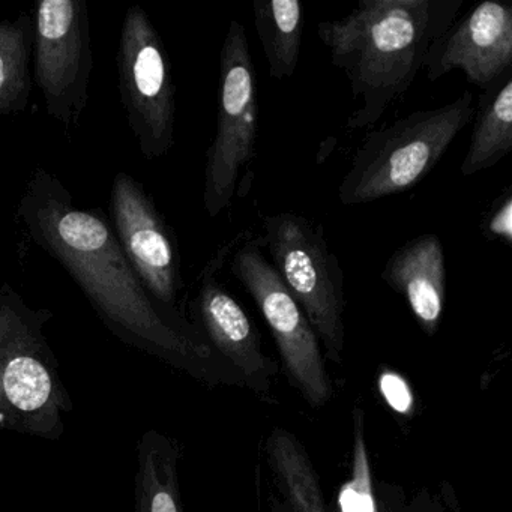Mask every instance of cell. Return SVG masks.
Returning a JSON list of instances; mask_svg holds the SVG:
<instances>
[{
  "instance_id": "1",
  "label": "cell",
  "mask_w": 512,
  "mask_h": 512,
  "mask_svg": "<svg viewBox=\"0 0 512 512\" xmlns=\"http://www.w3.org/2000/svg\"><path fill=\"white\" fill-rule=\"evenodd\" d=\"M26 235L61 263L119 340L148 355L208 379L212 347L181 314L149 295L100 209H82L64 182L37 167L17 206Z\"/></svg>"
},
{
  "instance_id": "2",
  "label": "cell",
  "mask_w": 512,
  "mask_h": 512,
  "mask_svg": "<svg viewBox=\"0 0 512 512\" xmlns=\"http://www.w3.org/2000/svg\"><path fill=\"white\" fill-rule=\"evenodd\" d=\"M464 0H362L341 19L317 23L332 65L346 74L361 109L349 130L373 128L424 70L430 47L457 20Z\"/></svg>"
},
{
  "instance_id": "3",
  "label": "cell",
  "mask_w": 512,
  "mask_h": 512,
  "mask_svg": "<svg viewBox=\"0 0 512 512\" xmlns=\"http://www.w3.org/2000/svg\"><path fill=\"white\" fill-rule=\"evenodd\" d=\"M49 308H32L11 284L0 286V430L59 440L73 400L44 328Z\"/></svg>"
},
{
  "instance_id": "4",
  "label": "cell",
  "mask_w": 512,
  "mask_h": 512,
  "mask_svg": "<svg viewBox=\"0 0 512 512\" xmlns=\"http://www.w3.org/2000/svg\"><path fill=\"white\" fill-rule=\"evenodd\" d=\"M473 113L475 98L464 92L445 106L416 110L371 131L338 185L341 205H367L421 184L470 124Z\"/></svg>"
},
{
  "instance_id": "5",
  "label": "cell",
  "mask_w": 512,
  "mask_h": 512,
  "mask_svg": "<svg viewBox=\"0 0 512 512\" xmlns=\"http://www.w3.org/2000/svg\"><path fill=\"white\" fill-rule=\"evenodd\" d=\"M262 227L260 244L271 256L272 266L304 311L326 356L340 364L346 346V280L325 230L289 211L266 215Z\"/></svg>"
},
{
  "instance_id": "6",
  "label": "cell",
  "mask_w": 512,
  "mask_h": 512,
  "mask_svg": "<svg viewBox=\"0 0 512 512\" xmlns=\"http://www.w3.org/2000/svg\"><path fill=\"white\" fill-rule=\"evenodd\" d=\"M259 100L257 76L244 26L230 22L220 52L217 131L206 152L203 206L217 218L241 193L256 157Z\"/></svg>"
},
{
  "instance_id": "7",
  "label": "cell",
  "mask_w": 512,
  "mask_h": 512,
  "mask_svg": "<svg viewBox=\"0 0 512 512\" xmlns=\"http://www.w3.org/2000/svg\"><path fill=\"white\" fill-rule=\"evenodd\" d=\"M230 272L253 298L274 337L284 370L310 406H325L334 394L320 341L271 262L259 238L242 232L230 256Z\"/></svg>"
},
{
  "instance_id": "8",
  "label": "cell",
  "mask_w": 512,
  "mask_h": 512,
  "mask_svg": "<svg viewBox=\"0 0 512 512\" xmlns=\"http://www.w3.org/2000/svg\"><path fill=\"white\" fill-rule=\"evenodd\" d=\"M116 61L122 104L143 158L166 157L175 145L176 89L163 40L140 5L125 13Z\"/></svg>"
},
{
  "instance_id": "9",
  "label": "cell",
  "mask_w": 512,
  "mask_h": 512,
  "mask_svg": "<svg viewBox=\"0 0 512 512\" xmlns=\"http://www.w3.org/2000/svg\"><path fill=\"white\" fill-rule=\"evenodd\" d=\"M34 76L49 116L70 134L88 106L94 68L86 0H41L35 11Z\"/></svg>"
},
{
  "instance_id": "10",
  "label": "cell",
  "mask_w": 512,
  "mask_h": 512,
  "mask_svg": "<svg viewBox=\"0 0 512 512\" xmlns=\"http://www.w3.org/2000/svg\"><path fill=\"white\" fill-rule=\"evenodd\" d=\"M113 232L149 295L164 310H176L184 289L181 256L173 230L152 197L133 176L119 172L110 190Z\"/></svg>"
},
{
  "instance_id": "11",
  "label": "cell",
  "mask_w": 512,
  "mask_h": 512,
  "mask_svg": "<svg viewBox=\"0 0 512 512\" xmlns=\"http://www.w3.org/2000/svg\"><path fill=\"white\" fill-rule=\"evenodd\" d=\"M512 68V8L485 0L455 20L430 47L424 70L436 82L454 70L487 89Z\"/></svg>"
},
{
  "instance_id": "12",
  "label": "cell",
  "mask_w": 512,
  "mask_h": 512,
  "mask_svg": "<svg viewBox=\"0 0 512 512\" xmlns=\"http://www.w3.org/2000/svg\"><path fill=\"white\" fill-rule=\"evenodd\" d=\"M239 241L241 233L223 245L203 266L197 278L193 311L206 343L232 362L247 379L260 382L275 373L274 364L263 353L250 317L220 278Z\"/></svg>"
},
{
  "instance_id": "13",
  "label": "cell",
  "mask_w": 512,
  "mask_h": 512,
  "mask_svg": "<svg viewBox=\"0 0 512 512\" xmlns=\"http://www.w3.org/2000/svg\"><path fill=\"white\" fill-rule=\"evenodd\" d=\"M380 278L409 304L422 331L434 335L446 301V262L442 239L433 233L416 236L386 260Z\"/></svg>"
},
{
  "instance_id": "14",
  "label": "cell",
  "mask_w": 512,
  "mask_h": 512,
  "mask_svg": "<svg viewBox=\"0 0 512 512\" xmlns=\"http://www.w3.org/2000/svg\"><path fill=\"white\" fill-rule=\"evenodd\" d=\"M181 449L172 437L148 430L137 442L134 476L136 512H184L178 464Z\"/></svg>"
},
{
  "instance_id": "15",
  "label": "cell",
  "mask_w": 512,
  "mask_h": 512,
  "mask_svg": "<svg viewBox=\"0 0 512 512\" xmlns=\"http://www.w3.org/2000/svg\"><path fill=\"white\" fill-rule=\"evenodd\" d=\"M469 149L461 163L463 176L491 169L512 151V71L482 91L476 104Z\"/></svg>"
},
{
  "instance_id": "16",
  "label": "cell",
  "mask_w": 512,
  "mask_h": 512,
  "mask_svg": "<svg viewBox=\"0 0 512 512\" xmlns=\"http://www.w3.org/2000/svg\"><path fill=\"white\" fill-rule=\"evenodd\" d=\"M253 16L269 76L277 82L290 79L301 56L304 5L299 0H256Z\"/></svg>"
},
{
  "instance_id": "17",
  "label": "cell",
  "mask_w": 512,
  "mask_h": 512,
  "mask_svg": "<svg viewBox=\"0 0 512 512\" xmlns=\"http://www.w3.org/2000/svg\"><path fill=\"white\" fill-rule=\"evenodd\" d=\"M266 457L290 512H326L319 476L298 437L275 428L266 440Z\"/></svg>"
},
{
  "instance_id": "18",
  "label": "cell",
  "mask_w": 512,
  "mask_h": 512,
  "mask_svg": "<svg viewBox=\"0 0 512 512\" xmlns=\"http://www.w3.org/2000/svg\"><path fill=\"white\" fill-rule=\"evenodd\" d=\"M34 40L35 25L28 14L0 22V118L28 110Z\"/></svg>"
},
{
  "instance_id": "19",
  "label": "cell",
  "mask_w": 512,
  "mask_h": 512,
  "mask_svg": "<svg viewBox=\"0 0 512 512\" xmlns=\"http://www.w3.org/2000/svg\"><path fill=\"white\" fill-rule=\"evenodd\" d=\"M338 505L340 512H376L370 457L365 442L364 413L359 409L353 412L352 476L341 488Z\"/></svg>"
},
{
  "instance_id": "20",
  "label": "cell",
  "mask_w": 512,
  "mask_h": 512,
  "mask_svg": "<svg viewBox=\"0 0 512 512\" xmlns=\"http://www.w3.org/2000/svg\"><path fill=\"white\" fill-rule=\"evenodd\" d=\"M484 232L488 238L499 239L503 244L512 242V197L506 193L494 203L491 211L485 218Z\"/></svg>"
},
{
  "instance_id": "21",
  "label": "cell",
  "mask_w": 512,
  "mask_h": 512,
  "mask_svg": "<svg viewBox=\"0 0 512 512\" xmlns=\"http://www.w3.org/2000/svg\"><path fill=\"white\" fill-rule=\"evenodd\" d=\"M382 389L391 406H394L400 412H406L407 407L412 404L410 403L412 398H410L406 382H403L395 374H386L382 377Z\"/></svg>"
},
{
  "instance_id": "22",
  "label": "cell",
  "mask_w": 512,
  "mask_h": 512,
  "mask_svg": "<svg viewBox=\"0 0 512 512\" xmlns=\"http://www.w3.org/2000/svg\"><path fill=\"white\" fill-rule=\"evenodd\" d=\"M271 512H290L286 505L278 502L277 499L272 500Z\"/></svg>"
}]
</instances>
